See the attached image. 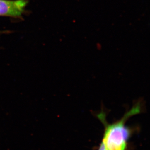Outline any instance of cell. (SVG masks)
I'll use <instances>...</instances> for the list:
<instances>
[{
    "mask_svg": "<svg viewBox=\"0 0 150 150\" xmlns=\"http://www.w3.org/2000/svg\"><path fill=\"white\" fill-rule=\"evenodd\" d=\"M142 111L140 103H137L128 111L123 116L115 122L109 123L106 114L102 111L97 117L103 124L105 130L100 147L103 150H126L128 142L132 134L130 128L126 125L128 120Z\"/></svg>",
    "mask_w": 150,
    "mask_h": 150,
    "instance_id": "cell-1",
    "label": "cell"
},
{
    "mask_svg": "<svg viewBox=\"0 0 150 150\" xmlns=\"http://www.w3.org/2000/svg\"><path fill=\"white\" fill-rule=\"evenodd\" d=\"M98 150H103V149H102V148H101L100 147H99V149H98Z\"/></svg>",
    "mask_w": 150,
    "mask_h": 150,
    "instance_id": "cell-3",
    "label": "cell"
},
{
    "mask_svg": "<svg viewBox=\"0 0 150 150\" xmlns=\"http://www.w3.org/2000/svg\"><path fill=\"white\" fill-rule=\"evenodd\" d=\"M27 4V0H0V16L20 17Z\"/></svg>",
    "mask_w": 150,
    "mask_h": 150,
    "instance_id": "cell-2",
    "label": "cell"
}]
</instances>
